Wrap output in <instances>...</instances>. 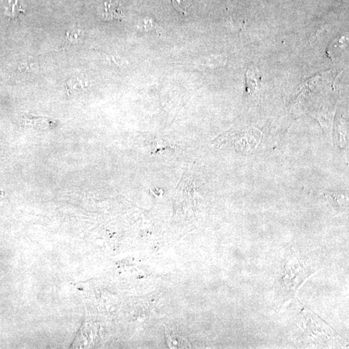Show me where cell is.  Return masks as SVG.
<instances>
[{"mask_svg": "<svg viewBox=\"0 0 349 349\" xmlns=\"http://www.w3.org/2000/svg\"><path fill=\"white\" fill-rule=\"evenodd\" d=\"M156 28V24L152 19L151 18H145L140 23V29L145 32H149V31L154 30Z\"/></svg>", "mask_w": 349, "mask_h": 349, "instance_id": "obj_7", "label": "cell"}, {"mask_svg": "<svg viewBox=\"0 0 349 349\" xmlns=\"http://www.w3.org/2000/svg\"><path fill=\"white\" fill-rule=\"evenodd\" d=\"M90 85V82L88 80L81 78L72 79L68 83V88L71 91L72 90L76 91L82 90V89H86Z\"/></svg>", "mask_w": 349, "mask_h": 349, "instance_id": "obj_4", "label": "cell"}, {"mask_svg": "<svg viewBox=\"0 0 349 349\" xmlns=\"http://www.w3.org/2000/svg\"><path fill=\"white\" fill-rule=\"evenodd\" d=\"M109 60L110 61L113 62L115 65L119 66V67H124V66H127L129 64V62L127 61L126 59H123V58L118 57H115V56H110Z\"/></svg>", "mask_w": 349, "mask_h": 349, "instance_id": "obj_8", "label": "cell"}, {"mask_svg": "<svg viewBox=\"0 0 349 349\" xmlns=\"http://www.w3.org/2000/svg\"><path fill=\"white\" fill-rule=\"evenodd\" d=\"M82 36V31L79 29H72L67 33V38L71 43H80Z\"/></svg>", "mask_w": 349, "mask_h": 349, "instance_id": "obj_6", "label": "cell"}, {"mask_svg": "<svg viewBox=\"0 0 349 349\" xmlns=\"http://www.w3.org/2000/svg\"><path fill=\"white\" fill-rule=\"evenodd\" d=\"M99 13L102 19L109 21L123 17L124 10L118 1L107 0L100 5Z\"/></svg>", "mask_w": 349, "mask_h": 349, "instance_id": "obj_1", "label": "cell"}, {"mask_svg": "<svg viewBox=\"0 0 349 349\" xmlns=\"http://www.w3.org/2000/svg\"><path fill=\"white\" fill-rule=\"evenodd\" d=\"M25 0H8L5 7L6 14L10 17L16 18L26 10Z\"/></svg>", "mask_w": 349, "mask_h": 349, "instance_id": "obj_3", "label": "cell"}, {"mask_svg": "<svg viewBox=\"0 0 349 349\" xmlns=\"http://www.w3.org/2000/svg\"><path fill=\"white\" fill-rule=\"evenodd\" d=\"M172 5L178 12L186 15L191 6L190 0H172Z\"/></svg>", "mask_w": 349, "mask_h": 349, "instance_id": "obj_5", "label": "cell"}, {"mask_svg": "<svg viewBox=\"0 0 349 349\" xmlns=\"http://www.w3.org/2000/svg\"><path fill=\"white\" fill-rule=\"evenodd\" d=\"M165 334L170 349H190L192 345L179 332L165 326Z\"/></svg>", "mask_w": 349, "mask_h": 349, "instance_id": "obj_2", "label": "cell"}]
</instances>
